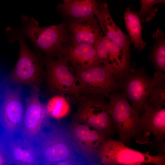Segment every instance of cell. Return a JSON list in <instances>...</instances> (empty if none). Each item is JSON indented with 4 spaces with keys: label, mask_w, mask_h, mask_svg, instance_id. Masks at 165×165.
I'll return each mask as SVG.
<instances>
[{
    "label": "cell",
    "mask_w": 165,
    "mask_h": 165,
    "mask_svg": "<svg viewBox=\"0 0 165 165\" xmlns=\"http://www.w3.org/2000/svg\"><path fill=\"white\" fill-rule=\"evenodd\" d=\"M95 15L105 36L130 57V46L132 42L129 35L124 33L113 21L105 2L99 4Z\"/></svg>",
    "instance_id": "cell-14"
},
{
    "label": "cell",
    "mask_w": 165,
    "mask_h": 165,
    "mask_svg": "<svg viewBox=\"0 0 165 165\" xmlns=\"http://www.w3.org/2000/svg\"><path fill=\"white\" fill-rule=\"evenodd\" d=\"M48 130H43L35 143L42 164L56 165L66 161L68 165H86L79 156L68 125L50 122Z\"/></svg>",
    "instance_id": "cell-1"
},
{
    "label": "cell",
    "mask_w": 165,
    "mask_h": 165,
    "mask_svg": "<svg viewBox=\"0 0 165 165\" xmlns=\"http://www.w3.org/2000/svg\"><path fill=\"white\" fill-rule=\"evenodd\" d=\"M163 83L154 87L149 94L148 105L157 108L165 106V84Z\"/></svg>",
    "instance_id": "cell-24"
},
{
    "label": "cell",
    "mask_w": 165,
    "mask_h": 165,
    "mask_svg": "<svg viewBox=\"0 0 165 165\" xmlns=\"http://www.w3.org/2000/svg\"><path fill=\"white\" fill-rule=\"evenodd\" d=\"M3 134L13 165L42 164L38 149L34 142L22 137L16 138Z\"/></svg>",
    "instance_id": "cell-15"
},
{
    "label": "cell",
    "mask_w": 165,
    "mask_h": 165,
    "mask_svg": "<svg viewBox=\"0 0 165 165\" xmlns=\"http://www.w3.org/2000/svg\"><path fill=\"white\" fill-rule=\"evenodd\" d=\"M165 81V74L157 71L152 78L146 74L144 68H131L123 77L118 80V91L129 101L135 113L141 116L148 105L152 89Z\"/></svg>",
    "instance_id": "cell-3"
},
{
    "label": "cell",
    "mask_w": 165,
    "mask_h": 165,
    "mask_svg": "<svg viewBox=\"0 0 165 165\" xmlns=\"http://www.w3.org/2000/svg\"><path fill=\"white\" fill-rule=\"evenodd\" d=\"M72 44H83L94 46L103 36L97 19L94 16L72 19L69 24Z\"/></svg>",
    "instance_id": "cell-16"
},
{
    "label": "cell",
    "mask_w": 165,
    "mask_h": 165,
    "mask_svg": "<svg viewBox=\"0 0 165 165\" xmlns=\"http://www.w3.org/2000/svg\"><path fill=\"white\" fill-rule=\"evenodd\" d=\"M65 57L75 68L84 69L102 64L99 60L93 46L72 44L65 50Z\"/></svg>",
    "instance_id": "cell-17"
},
{
    "label": "cell",
    "mask_w": 165,
    "mask_h": 165,
    "mask_svg": "<svg viewBox=\"0 0 165 165\" xmlns=\"http://www.w3.org/2000/svg\"><path fill=\"white\" fill-rule=\"evenodd\" d=\"M13 165L4 134L0 137V165Z\"/></svg>",
    "instance_id": "cell-25"
},
{
    "label": "cell",
    "mask_w": 165,
    "mask_h": 165,
    "mask_svg": "<svg viewBox=\"0 0 165 165\" xmlns=\"http://www.w3.org/2000/svg\"><path fill=\"white\" fill-rule=\"evenodd\" d=\"M31 87L30 94L25 100V110L20 131L22 137L35 143L50 123V117L40 100L38 86Z\"/></svg>",
    "instance_id": "cell-10"
},
{
    "label": "cell",
    "mask_w": 165,
    "mask_h": 165,
    "mask_svg": "<svg viewBox=\"0 0 165 165\" xmlns=\"http://www.w3.org/2000/svg\"><path fill=\"white\" fill-rule=\"evenodd\" d=\"M75 72L80 94H100L106 97L118 90V82L112 71L103 64L75 69Z\"/></svg>",
    "instance_id": "cell-8"
},
{
    "label": "cell",
    "mask_w": 165,
    "mask_h": 165,
    "mask_svg": "<svg viewBox=\"0 0 165 165\" xmlns=\"http://www.w3.org/2000/svg\"><path fill=\"white\" fill-rule=\"evenodd\" d=\"M64 57L57 60H46L47 78L48 86L53 91L75 97L78 100L79 92L75 74Z\"/></svg>",
    "instance_id": "cell-12"
},
{
    "label": "cell",
    "mask_w": 165,
    "mask_h": 165,
    "mask_svg": "<svg viewBox=\"0 0 165 165\" xmlns=\"http://www.w3.org/2000/svg\"><path fill=\"white\" fill-rule=\"evenodd\" d=\"M73 0H63L64 3H65Z\"/></svg>",
    "instance_id": "cell-28"
},
{
    "label": "cell",
    "mask_w": 165,
    "mask_h": 165,
    "mask_svg": "<svg viewBox=\"0 0 165 165\" xmlns=\"http://www.w3.org/2000/svg\"><path fill=\"white\" fill-rule=\"evenodd\" d=\"M3 97V93H0V102L2 101Z\"/></svg>",
    "instance_id": "cell-27"
},
{
    "label": "cell",
    "mask_w": 165,
    "mask_h": 165,
    "mask_svg": "<svg viewBox=\"0 0 165 165\" xmlns=\"http://www.w3.org/2000/svg\"><path fill=\"white\" fill-rule=\"evenodd\" d=\"M50 117L60 119L66 117L70 112V105L63 95L57 94L51 97L45 106Z\"/></svg>",
    "instance_id": "cell-22"
},
{
    "label": "cell",
    "mask_w": 165,
    "mask_h": 165,
    "mask_svg": "<svg viewBox=\"0 0 165 165\" xmlns=\"http://www.w3.org/2000/svg\"><path fill=\"white\" fill-rule=\"evenodd\" d=\"M124 18L127 29L134 48L139 51L143 50L146 43L142 36L141 21L136 14L127 8L124 13Z\"/></svg>",
    "instance_id": "cell-20"
},
{
    "label": "cell",
    "mask_w": 165,
    "mask_h": 165,
    "mask_svg": "<svg viewBox=\"0 0 165 165\" xmlns=\"http://www.w3.org/2000/svg\"><path fill=\"white\" fill-rule=\"evenodd\" d=\"M22 32L38 50L48 55L61 52L67 39L64 24L40 27L33 18L25 15L21 17Z\"/></svg>",
    "instance_id": "cell-7"
},
{
    "label": "cell",
    "mask_w": 165,
    "mask_h": 165,
    "mask_svg": "<svg viewBox=\"0 0 165 165\" xmlns=\"http://www.w3.org/2000/svg\"><path fill=\"white\" fill-rule=\"evenodd\" d=\"M94 46L100 61L112 70L117 81L131 69L130 57L105 36L98 40Z\"/></svg>",
    "instance_id": "cell-13"
},
{
    "label": "cell",
    "mask_w": 165,
    "mask_h": 165,
    "mask_svg": "<svg viewBox=\"0 0 165 165\" xmlns=\"http://www.w3.org/2000/svg\"><path fill=\"white\" fill-rule=\"evenodd\" d=\"M99 163L107 165H165V154L151 155L128 147L110 138L100 146L98 151Z\"/></svg>",
    "instance_id": "cell-5"
},
{
    "label": "cell",
    "mask_w": 165,
    "mask_h": 165,
    "mask_svg": "<svg viewBox=\"0 0 165 165\" xmlns=\"http://www.w3.org/2000/svg\"><path fill=\"white\" fill-rule=\"evenodd\" d=\"M4 89L0 107V122L7 136H13L20 130L24 111L21 93L22 86L12 87L10 85L0 84Z\"/></svg>",
    "instance_id": "cell-9"
},
{
    "label": "cell",
    "mask_w": 165,
    "mask_h": 165,
    "mask_svg": "<svg viewBox=\"0 0 165 165\" xmlns=\"http://www.w3.org/2000/svg\"><path fill=\"white\" fill-rule=\"evenodd\" d=\"M68 125L79 153L86 164H99V148L111 136L84 124L72 122Z\"/></svg>",
    "instance_id": "cell-11"
},
{
    "label": "cell",
    "mask_w": 165,
    "mask_h": 165,
    "mask_svg": "<svg viewBox=\"0 0 165 165\" xmlns=\"http://www.w3.org/2000/svg\"><path fill=\"white\" fill-rule=\"evenodd\" d=\"M106 97L109 99V112L119 140L127 146L133 139L140 144L148 143L149 135L141 129L140 117L124 96L114 90Z\"/></svg>",
    "instance_id": "cell-2"
},
{
    "label": "cell",
    "mask_w": 165,
    "mask_h": 165,
    "mask_svg": "<svg viewBox=\"0 0 165 165\" xmlns=\"http://www.w3.org/2000/svg\"><path fill=\"white\" fill-rule=\"evenodd\" d=\"M155 42L150 58L158 71L165 72V35L160 30L157 29L153 34Z\"/></svg>",
    "instance_id": "cell-21"
},
{
    "label": "cell",
    "mask_w": 165,
    "mask_h": 165,
    "mask_svg": "<svg viewBox=\"0 0 165 165\" xmlns=\"http://www.w3.org/2000/svg\"><path fill=\"white\" fill-rule=\"evenodd\" d=\"M10 36L11 40L19 42V56L10 73L0 84L38 86L42 82L43 75L40 57L30 49L21 34L14 32Z\"/></svg>",
    "instance_id": "cell-4"
},
{
    "label": "cell",
    "mask_w": 165,
    "mask_h": 165,
    "mask_svg": "<svg viewBox=\"0 0 165 165\" xmlns=\"http://www.w3.org/2000/svg\"><path fill=\"white\" fill-rule=\"evenodd\" d=\"M149 143L150 147L158 155L165 154V141L155 139Z\"/></svg>",
    "instance_id": "cell-26"
},
{
    "label": "cell",
    "mask_w": 165,
    "mask_h": 165,
    "mask_svg": "<svg viewBox=\"0 0 165 165\" xmlns=\"http://www.w3.org/2000/svg\"><path fill=\"white\" fill-rule=\"evenodd\" d=\"M105 96L90 94L80 96L79 105L72 122L82 123L111 136L116 132L109 112Z\"/></svg>",
    "instance_id": "cell-6"
},
{
    "label": "cell",
    "mask_w": 165,
    "mask_h": 165,
    "mask_svg": "<svg viewBox=\"0 0 165 165\" xmlns=\"http://www.w3.org/2000/svg\"><path fill=\"white\" fill-rule=\"evenodd\" d=\"M142 130L150 135L152 133L155 139H165V108H157L148 105L140 117Z\"/></svg>",
    "instance_id": "cell-18"
},
{
    "label": "cell",
    "mask_w": 165,
    "mask_h": 165,
    "mask_svg": "<svg viewBox=\"0 0 165 165\" xmlns=\"http://www.w3.org/2000/svg\"><path fill=\"white\" fill-rule=\"evenodd\" d=\"M99 5L97 0H73L60 4L58 9L72 19H79L95 15Z\"/></svg>",
    "instance_id": "cell-19"
},
{
    "label": "cell",
    "mask_w": 165,
    "mask_h": 165,
    "mask_svg": "<svg viewBox=\"0 0 165 165\" xmlns=\"http://www.w3.org/2000/svg\"><path fill=\"white\" fill-rule=\"evenodd\" d=\"M141 8L137 14L141 22H147L155 16L158 11L156 4L164 2L165 0H140Z\"/></svg>",
    "instance_id": "cell-23"
}]
</instances>
